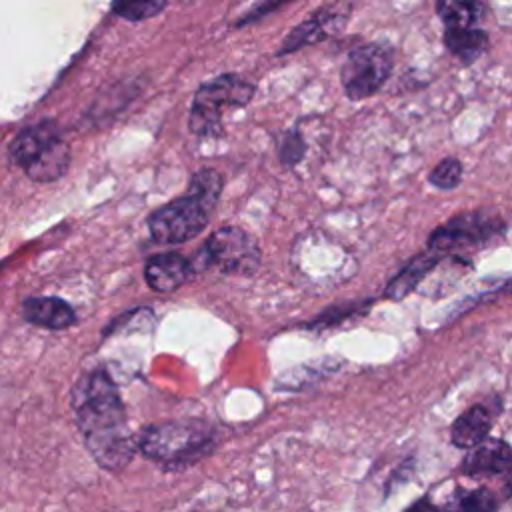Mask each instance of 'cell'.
Returning a JSON list of instances; mask_svg holds the SVG:
<instances>
[{
    "instance_id": "6da1fadb",
    "label": "cell",
    "mask_w": 512,
    "mask_h": 512,
    "mask_svg": "<svg viewBox=\"0 0 512 512\" xmlns=\"http://www.w3.org/2000/svg\"><path fill=\"white\" fill-rule=\"evenodd\" d=\"M72 410L94 460L106 470L126 466L136 450L116 384L104 370L82 376L72 390Z\"/></svg>"
},
{
    "instance_id": "7a4b0ae2",
    "label": "cell",
    "mask_w": 512,
    "mask_h": 512,
    "mask_svg": "<svg viewBox=\"0 0 512 512\" xmlns=\"http://www.w3.org/2000/svg\"><path fill=\"white\" fill-rule=\"evenodd\" d=\"M216 446V432L196 420L162 422L148 426L140 438L138 448L146 458L160 464H192L204 458Z\"/></svg>"
},
{
    "instance_id": "3957f363",
    "label": "cell",
    "mask_w": 512,
    "mask_h": 512,
    "mask_svg": "<svg viewBox=\"0 0 512 512\" xmlns=\"http://www.w3.org/2000/svg\"><path fill=\"white\" fill-rule=\"evenodd\" d=\"M10 158L32 180L52 182L66 172L70 148L54 122H40L16 136L10 146Z\"/></svg>"
},
{
    "instance_id": "277c9868",
    "label": "cell",
    "mask_w": 512,
    "mask_h": 512,
    "mask_svg": "<svg viewBox=\"0 0 512 512\" xmlns=\"http://www.w3.org/2000/svg\"><path fill=\"white\" fill-rule=\"evenodd\" d=\"M254 94V86L236 74L218 76L202 84L190 110V128L200 136H214L222 128L226 108L244 106Z\"/></svg>"
},
{
    "instance_id": "5b68a950",
    "label": "cell",
    "mask_w": 512,
    "mask_h": 512,
    "mask_svg": "<svg viewBox=\"0 0 512 512\" xmlns=\"http://www.w3.org/2000/svg\"><path fill=\"white\" fill-rule=\"evenodd\" d=\"M214 206L206 202L194 190H188L186 196L176 198L148 218V228L154 240L162 244H180L198 236L212 214Z\"/></svg>"
},
{
    "instance_id": "8992f818",
    "label": "cell",
    "mask_w": 512,
    "mask_h": 512,
    "mask_svg": "<svg viewBox=\"0 0 512 512\" xmlns=\"http://www.w3.org/2000/svg\"><path fill=\"white\" fill-rule=\"evenodd\" d=\"M506 230V222L484 210L460 212L436 226L428 236V248L448 256L450 252L486 244Z\"/></svg>"
},
{
    "instance_id": "52a82bcc",
    "label": "cell",
    "mask_w": 512,
    "mask_h": 512,
    "mask_svg": "<svg viewBox=\"0 0 512 512\" xmlns=\"http://www.w3.org/2000/svg\"><path fill=\"white\" fill-rule=\"evenodd\" d=\"M392 66V52L382 44H362L350 50L340 70L346 96L350 100H364L376 94L390 78Z\"/></svg>"
},
{
    "instance_id": "ba28073f",
    "label": "cell",
    "mask_w": 512,
    "mask_h": 512,
    "mask_svg": "<svg viewBox=\"0 0 512 512\" xmlns=\"http://www.w3.org/2000/svg\"><path fill=\"white\" fill-rule=\"evenodd\" d=\"M202 258L222 274L250 276L260 266V248L256 240L238 226L218 228L204 244Z\"/></svg>"
},
{
    "instance_id": "9c48e42d",
    "label": "cell",
    "mask_w": 512,
    "mask_h": 512,
    "mask_svg": "<svg viewBox=\"0 0 512 512\" xmlns=\"http://www.w3.org/2000/svg\"><path fill=\"white\" fill-rule=\"evenodd\" d=\"M512 468V446L502 438L486 436L482 442L466 450L460 472L466 476L498 474L504 476Z\"/></svg>"
},
{
    "instance_id": "30bf717a",
    "label": "cell",
    "mask_w": 512,
    "mask_h": 512,
    "mask_svg": "<svg viewBox=\"0 0 512 512\" xmlns=\"http://www.w3.org/2000/svg\"><path fill=\"white\" fill-rule=\"evenodd\" d=\"M444 260V254L432 248H426L424 252L412 256L398 272L392 276L384 288V296L388 300H402L410 292L418 288V284Z\"/></svg>"
},
{
    "instance_id": "8fae6325",
    "label": "cell",
    "mask_w": 512,
    "mask_h": 512,
    "mask_svg": "<svg viewBox=\"0 0 512 512\" xmlns=\"http://www.w3.org/2000/svg\"><path fill=\"white\" fill-rule=\"evenodd\" d=\"M192 272V264L180 254H158L146 262V284L156 292H172L182 286Z\"/></svg>"
},
{
    "instance_id": "7c38bea8",
    "label": "cell",
    "mask_w": 512,
    "mask_h": 512,
    "mask_svg": "<svg viewBox=\"0 0 512 512\" xmlns=\"http://www.w3.org/2000/svg\"><path fill=\"white\" fill-rule=\"evenodd\" d=\"M22 316L26 322L48 328V330H64L74 324V310L60 298L54 296H34L22 302Z\"/></svg>"
},
{
    "instance_id": "4fadbf2b",
    "label": "cell",
    "mask_w": 512,
    "mask_h": 512,
    "mask_svg": "<svg viewBox=\"0 0 512 512\" xmlns=\"http://www.w3.org/2000/svg\"><path fill=\"white\" fill-rule=\"evenodd\" d=\"M494 412L486 404H474L466 408L450 426V442L456 448L468 450L490 436Z\"/></svg>"
},
{
    "instance_id": "5bb4252c",
    "label": "cell",
    "mask_w": 512,
    "mask_h": 512,
    "mask_svg": "<svg viewBox=\"0 0 512 512\" xmlns=\"http://www.w3.org/2000/svg\"><path fill=\"white\" fill-rule=\"evenodd\" d=\"M444 44L454 56H458L462 62L470 64L478 56H482V52L486 50L488 34L480 28H474V26L446 28L444 30Z\"/></svg>"
},
{
    "instance_id": "9a60e30c",
    "label": "cell",
    "mask_w": 512,
    "mask_h": 512,
    "mask_svg": "<svg viewBox=\"0 0 512 512\" xmlns=\"http://www.w3.org/2000/svg\"><path fill=\"white\" fill-rule=\"evenodd\" d=\"M436 12L446 28L474 26L480 16V0H436Z\"/></svg>"
},
{
    "instance_id": "2e32d148",
    "label": "cell",
    "mask_w": 512,
    "mask_h": 512,
    "mask_svg": "<svg viewBox=\"0 0 512 512\" xmlns=\"http://www.w3.org/2000/svg\"><path fill=\"white\" fill-rule=\"evenodd\" d=\"M332 22V18L330 16H314V18H310V20H306V22H302L288 38H286V42H284V46H282V54H286V52H292V50H298V48H302L304 44H310V42H318L324 34H326V26Z\"/></svg>"
},
{
    "instance_id": "e0dca14e",
    "label": "cell",
    "mask_w": 512,
    "mask_h": 512,
    "mask_svg": "<svg viewBox=\"0 0 512 512\" xmlns=\"http://www.w3.org/2000/svg\"><path fill=\"white\" fill-rule=\"evenodd\" d=\"M166 2L168 0H114L112 10L130 22H140L158 14Z\"/></svg>"
},
{
    "instance_id": "ac0fdd59",
    "label": "cell",
    "mask_w": 512,
    "mask_h": 512,
    "mask_svg": "<svg viewBox=\"0 0 512 512\" xmlns=\"http://www.w3.org/2000/svg\"><path fill=\"white\" fill-rule=\"evenodd\" d=\"M462 162L454 156L442 158L430 172L428 182L438 190H454L462 182Z\"/></svg>"
},
{
    "instance_id": "d6986e66",
    "label": "cell",
    "mask_w": 512,
    "mask_h": 512,
    "mask_svg": "<svg viewBox=\"0 0 512 512\" xmlns=\"http://www.w3.org/2000/svg\"><path fill=\"white\" fill-rule=\"evenodd\" d=\"M456 508L464 512H486V510L498 508V500L486 488L464 490L460 496H456Z\"/></svg>"
},
{
    "instance_id": "ffe728a7",
    "label": "cell",
    "mask_w": 512,
    "mask_h": 512,
    "mask_svg": "<svg viewBox=\"0 0 512 512\" xmlns=\"http://www.w3.org/2000/svg\"><path fill=\"white\" fill-rule=\"evenodd\" d=\"M304 152H306V146H304V140L300 138V134L286 136L284 144L280 146V158L286 164H296Z\"/></svg>"
},
{
    "instance_id": "44dd1931",
    "label": "cell",
    "mask_w": 512,
    "mask_h": 512,
    "mask_svg": "<svg viewBox=\"0 0 512 512\" xmlns=\"http://www.w3.org/2000/svg\"><path fill=\"white\" fill-rule=\"evenodd\" d=\"M368 302H372V300H364L362 304H368ZM362 304H358V302H352V306H344V304L332 306V308H328V310H326L322 316H318V318H316L314 326H328V324L340 322L344 316H348V314H354V312H356V308H358V306H362Z\"/></svg>"
},
{
    "instance_id": "7402d4cb",
    "label": "cell",
    "mask_w": 512,
    "mask_h": 512,
    "mask_svg": "<svg viewBox=\"0 0 512 512\" xmlns=\"http://www.w3.org/2000/svg\"><path fill=\"white\" fill-rule=\"evenodd\" d=\"M502 486H504L506 498H510L512 496V468L502 476Z\"/></svg>"
}]
</instances>
